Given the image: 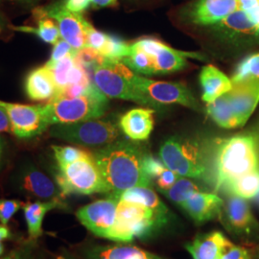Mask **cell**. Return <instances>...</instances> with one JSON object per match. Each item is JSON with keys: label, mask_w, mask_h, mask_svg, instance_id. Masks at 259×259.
Masks as SVG:
<instances>
[{"label": "cell", "mask_w": 259, "mask_h": 259, "mask_svg": "<svg viewBox=\"0 0 259 259\" xmlns=\"http://www.w3.org/2000/svg\"><path fill=\"white\" fill-rule=\"evenodd\" d=\"M109 189L117 196L132 187L148 186L151 179L143 170L144 155L127 141L112 142L93 154Z\"/></svg>", "instance_id": "obj_1"}, {"label": "cell", "mask_w": 259, "mask_h": 259, "mask_svg": "<svg viewBox=\"0 0 259 259\" xmlns=\"http://www.w3.org/2000/svg\"><path fill=\"white\" fill-rule=\"evenodd\" d=\"M258 165L256 141L252 136H236L223 140L216 157L217 189L258 169Z\"/></svg>", "instance_id": "obj_2"}, {"label": "cell", "mask_w": 259, "mask_h": 259, "mask_svg": "<svg viewBox=\"0 0 259 259\" xmlns=\"http://www.w3.org/2000/svg\"><path fill=\"white\" fill-rule=\"evenodd\" d=\"M107 107L108 97L95 88L93 92L79 97H54L44 105V112L50 127L55 124L100 118Z\"/></svg>", "instance_id": "obj_3"}, {"label": "cell", "mask_w": 259, "mask_h": 259, "mask_svg": "<svg viewBox=\"0 0 259 259\" xmlns=\"http://www.w3.org/2000/svg\"><path fill=\"white\" fill-rule=\"evenodd\" d=\"M166 221L149 207L119 200L116 218L107 239L130 243L135 238L147 237Z\"/></svg>", "instance_id": "obj_4"}, {"label": "cell", "mask_w": 259, "mask_h": 259, "mask_svg": "<svg viewBox=\"0 0 259 259\" xmlns=\"http://www.w3.org/2000/svg\"><path fill=\"white\" fill-rule=\"evenodd\" d=\"M135 72L122 61L105 59L93 69V83L108 98L156 105L133 83Z\"/></svg>", "instance_id": "obj_5"}, {"label": "cell", "mask_w": 259, "mask_h": 259, "mask_svg": "<svg viewBox=\"0 0 259 259\" xmlns=\"http://www.w3.org/2000/svg\"><path fill=\"white\" fill-rule=\"evenodd\" d=\"M56 183L64 196L109 192L93 154L72 163L58 166Z\"/></svg>", "instance_id": "obj_6"}, {"label": "cell", "mask_w": 259, "mask_h": 259, "mask_svg": "<svg viewBox=\"0 0 259 259\" xmlns=\"http://www.w3.org/2000/svg\"><path fill=\"white\" fill-rule=\"evenodd\" d=\"M49 135L54 139H62L67 142L96 147L106 146L114 142L119 137V131L111 121L94 118L52 125L49 129Z\"/></svg>", "instance_id": "obj_7"}, {"label": "cell", "mask_w": 259, "mask_h": 259, "mask_svg": "<svg viewBox=\"0 0 259 259\" xmlns=\"http://www.w3.org/2000/svg\"><path fill=\"white\" fill-rule=\"evenodd\" d=\"M159 157L164 165L179 176L201 178L205 173L201 150L188 140L167 139L160 147Z\"/></svg>", "instance_id": "obj_8"}, {"label": "cell", "mask_w": 259, "mask_h": 259, "mask_svg": "<svg viewBox=\"0 0 259 259\" xmlns=\"http://www.w3.org/2000/svg\"><path fill=\"white\" fill-rule=\"evenodd\" d=\"M33 15L37 19L47 18L56 21L62 38L76 51L88 47V33L93 25L82 14L65 9L63 0L48 6L38 7L33 11Z\"/></svg>", "instance_id": "obj_9"}, {"label": "cell", "mask_w": 259, "mask_h": 259, "mask_svg": "<svg viewBox=\"0 0 259 259\" xmlns=\"http://www.w3.org/2000/svg\"><path fill=\"white\" fill-rule=\"evenodd\" d=\"M0 107L7 112L11 132L19 139H31L48 129L44 105H23L0 100Z\"/></svg>", "instance_id": "obj_10"}, {"label": "cell", "mask_w": 259, "mask_h": 259, "mask_svg": "<svg viewBox=\"0 0 259 259\" xmlns=\"http://www.w3.org/2000/svg\"><path fill=\"white\" fill-rule=\"evenodd\" d=\"M133 83L155 103L180 104L191 109L198 108L193 94L183 83L157 82L136 73L133 76Z\"/></svg>", "instance_id": "obj_11"}, {"label": "cell", "mask_w": 259, "mask_h": 259, "mask_svg": "<svg viewBox=\"0 0 259 259\" xmlns=\"http://www.w3.org/2000/svg\"><path fill=\"white\" fill-rule=\"evenodd\" d=\"M118 202V196L112 193L107 199L97 200L81 207L76 212V216L90 232L107 239L116 218Z\"/></svg>", "instance_id": "obj_12"}, {"label": "cell", "mask_w": 259, "mask_h": 259, "mask_svg": "<svg viewBox=\"0 0 259 259\" xmlns=\"http://www.w3.org/2000/svg\"><path fill=\"white\" fill-rule=\"evenodd\" d=\"M240 127H243L259 103V78L250 77L232 83L226 93Z\"/></svg>", "instance_id": "obj_13"}, {"label": "cell", "mask_w": 259, "mask_h": 259, "mask_svg": "<svg viewBox=\"0 0 259 259\" xmlns=\"http://www.w3.org/2000/svg\"><path fill=\"white\" fill-rule=\"evenodd\" d=\"M16 184L20 191L39 200H62L65 197L58 185L33 165L21 168L16 178Z\"/></svg>", "instance_id": "obj_14"}, {"label": "cell", "mask_w": 259, "mask_h": 259, "mask_svg": "<svg viewBox=\"0 0 259 259\" xmlns=\"http://www.w3.org/2000/svg\"><path fill=\"white\" fill-rule=\"evenodd\" d=\"M226 225L237 234H250L255 229V219L247 200L232 195L224 203L222 213Z\"/></svg>", "instance_id": "obj_15"}, {"label": "cell", "mask_w": 259, "mask_h": 259, "mask_svg": "<svg viewBox=\"0 0 259 259\" xmlns=\"http://www.w3.org/2000/svg\"><path fill=\"white\" fill-rule=\"evenodd\" d=\"M181 206L195 222L202 224L221 216L224 201L216 194L199 191Z\"/></svg>", "instance_id": "obj_16"}, {"label": "cell", "mask_w": 259, "mask_h": 259, "mask_svg": "<svg viewBox=\"0 0 259 259\" xmlns=\"http://www.w3.org/2000/svg\"><path fill=\"white\" fill-rule=\"evenodd\" d=\"M231 245L222 232H212L199 234L192 242L185 244V248L193 259H220Z\"/></svg>", "instance_id": "obj_17"}, {"label": "cell", "mask_w": 259, "mask_h": 259, "mask_svg": "<svg viewBox=\"0 0 259 259\" xmlns=\"http://www.w3.org/2000/svg\"><path fill=\"white\" fill-rule=\"evenodd\" d=\"M238 10L237 0H200L191 12L195 23L209 25L221 20Z\"/></svg>", "instance_id": "obj_18"}, {"label": "cell", "mask_w": 259, "mask_h": 259, "mask_svg": "<svg viewBox=\"0 0 259 259\" xmlns=\"http://www.w3.org/2000/svg\"><path fill=\"white\" fill-rule=\"evenodd\" d=\"M154 111L138 108L126 112L119 125L123 133L132 140H146L154 128Z\"/></svg>", "instance_id": "obj_19"}, {"label": "cell", "mask_w": 259, "mask_h": 259, "mask_svg": "<svg viewBox=\"0 0 259 259\" xmlns=\"http://www.w3.org/2000/svg\"><path fill=\"white\" fill-rule=\"evenodd\" d=\"M25 92L34 101L51 100L57 94L54 80L47 65L30 71L25 79Z\"/></svg>", "instance_id": "obj_20"}, {"label": "cell", "mask_w": 259, "mask_h": 259, "mask_svg": "<svg viewBox=\"0 0 259 259\" xmlns=\"http://www.w3.org/2000/svg\"><path fill=\"white\" fill-rule=\"evenodd\" d=\"M200 83L203 89L202 99L207 104L215 101L232 88V80L213 65H205L200 73Z\"/></svg>", "instance_id": "obj_21"}, {"label": "cell", "mask_w": 259, "mask_h": 259, "mask_svg": "<svg viewBox=\"0 0 259 259\" xmlns=\"http://www.w3.org/2000/svg\"><path fill=\"white\" fill-rule=\"evenodd\" d=\"M62 200L34 202L22 204L28 234L31 240H37L42 234V222L47 213L56 208H63Z\"/></svg>", "instance_id": "obj_22"}, {"label": "cell", "mask_w": 259, "mask_h": 259, "mask_svg": "<svg viewBox=\"0 0 259 259\" xmlns=\"http://www.w3.org/2000/svg\"><path fill=\"white\" fill-rule=\"evenodd\" d=\"M90 259H165L135 246L95 247L88 252Z\"/></svg>", "instance_id": "obj_23"}, {"label": "cell", "mask_w": 259, "mask_h": 259, "mask_svg": "<svg viewBox=\"0 0 259 259\" xmlns=\"http://www.w3.org/2000/svg\"><path fill=\"white\" fill-rule=\"evenodd\" d=\"M121 201L141 204L153 209L160 217L167 220L169 210L164 204L159 200L158 196L148 186H136L124 190L118 195Z\"/></svg>", "instance_id": "obj_24"}, {"label": "cell", "mask_w": 259, "mask_h": 259, "mask_svg": "<svg viewBox=\"0 0 259 259\" xmlns=\"http://www.w3.org/2000/svg\"><path fill=\"white\" fill-rule=\"evenodd\" d=\"M197 58L201 59L200 56L194 53H185L183 51L175 50L167 45L154 57L156 64L157 74L176 72L186 66L185 58Z\"/></svg>", "instance_id": "obj_25"}, {"label": "cell", "mask_w": 259, "mask_h": 259, "mask_svg": "<svg viewBox=\"0 0 259 259\" xmlns=\"http://www.w3.org/2000/svg\"><path fill=\"white\" fill-rule=\"evenodd\" d=\"M207 113L221 128L234 129L240 127L226 93L212 103L207 104Z\"/></svg>", "instance_id": "obj_26"}, {"label": "cell", "mask_w": 259, "mask_h": 259, "mask_svg": "<svg viewBox=\"0 0 259 259\" xmlns=\"http://www.w3.org/2000/svg\"><path fill=\"white\" fill-rule=\"evenodd\" d=\"M232 195L245 200L255 198L259 192V169L251 171L232 181L226 186Z\"/></svg>", "instance_id": "obj_27"}, {"label": "cell", "mask_w": 259, "mask_h": 259, "mask_svg": "<svg viewBox=\"0 0 259 259\" xmlns=\"http://www.w3.org/2000/svg\"><path fill=\"white\" fill-rule=\"evenodd\" d=\"M12 29L24 32V33H30L35 36H37L39 39L42 41L49 44V45H55L58 40H60L61 33L58 27V24L56 23L53 19H47V18H41L37 19V27L32 26H12Z\"/></svg>", "instance_id": "obj_28"}, {"label": "cell", "mask_w": 259, "mask_h": 259, "mask_svg": "<svg viewBox=\"0 0 259 259\" xmlns=\"http://www.w3.org/2000/svg\"><path fill=\"white\" fill-rule=\"evenodd\" d=\"M122 62L130 68L139 74H157L156 64L154 57L146 54L145 52L130 47L129 55L122 60Z\"/></svg>", "instance_id": "obj_29"}, {"label": "cell", "mask_w": 259, "mask_h": 259, "mask_svg": "<svg viewBox=\"0 0 259 259\" xmlns=\"http://www.w3.org/2000/svg\"><path fill=\"white\" fill-rule=\"evenodd\" d=\"M75 55L65 57V59L54 63V64H46L57 88V94L62 93L65 88L69 84L70 74L75 65Z\"/></svg>", "instance_id": "obj_30"}, {"label": "cell", "mask_w": 259, "mask_h": 259, "mask_svg": "<svg viewBox=\"0 0 259 259\" xmlns=\"http://www.w3.org/2000/svg\"><path fill=\"white\" fill-rule=\"evenodd\" d=\"M220 25L241 34H257V30L247 12L236 10L221 20Z\"/></svg>", "instance_id": "obj_31"}, {"label": "cell", "mask_w": 259, "mask_h": 259, "mask_svg": "<svg viewBox=\"0 0 259 259\" xmlns=\"http://www.w3.org/2000/svg\"><path fill=\"white\" fill-rule=\"evenodd\" d=\"M199 186L188 179H179L174 185L165 191L167 197L180 206L192 195L199 192Z\"/></svg>", "instance_id": "obj_32"}, {"label": "cell", "mask_w": 259, "mask_h": 259, "mask_svg": "<svg viewBox=\"0 0 259 259\" xmlns=\"http://www.w3.org/2000/svg\"><path fill=\"white\" fill-rule=\"evenodd\" d=\"M130 47H131L130 45L119 37L112 36V35H108L107 41L103 47L100 54L105 59L122 61L124 58L129 55Z\"/></svg>", "instance_id": "obj_33"}, {"label": "cell", "mask_w": 259, "mask_h": 259, "mask_svg": "<svg viewBox=\"0 0 259 259\" xmlns=\"http://www.w3.org/2000/svg\"><path fill=\"white\" fill-rule=\"evenodd\" d=\"M52 150L54 152L57 165H66L69 163L75 162L81 158L89 157L92 154L82 150V149L72 147V146H52Z\"/></svg>", "instance_id": "obj_34"}, {"label": "cell", "mask_w": 259, "mask_h": 259, "mask_svg": "<svg viewBox=\"0 0 259 259\" xmlns=\"http://www.w3.org/2000/svg\"><path fill=\"white\" fill-rule=\"evenodd\" d=\"M259 78V53L247 57L241 62L232 78V83L246 78Z\"/></svg>", "instance_id": "obj_35"}, {"label": "cell", "mask_w": 259, "mask_h": 259, "mask_svg": "<svg viewBox=\"0 0 259 259\" xmlns=\"http://www.w3.org/2000/svg\"><path fill=\"white\" fill-rule=\"evenodd\" d=\"M131 46L136 49L145 52L148 55L155 57L164 47L165 44L154 37H144Z\"/></svg>", "instance_id": "obj_36"}, {"label": "cell", "mask_w": 259, "mask_h": 259, "mask_svg": "<svg viewBox=\"0 0 259 259\" xmlns=\"http://www.w3.org/2000/svg\"><path fill=\"white\" fill-rule=\"evenodd\" d=\"M22 203L19 200H7L0 199V222L7 225L12 217L18 212L22 206Z\"/></svg>", "instance_id": "obj_37"}, {"label": "cell", "mask_w": 259, "mask_h": 259, "mask_svg": "<svg viewBox=\"0 0 259 259\" xmlns=\"http://www.w3.org/2000/svg\"><path fill=\"white\" fill-rule=\"evenodd\" d=\"M0 259H45L37 251L34 244H24L12 250L6 256Z\"/></svg>", "instance_id": "obj_38"}, {"label": "cell", "mask_w": 259, "mask_h": 259, "mask_svg": "<svg viewBox=\"0 0 259 259\" xmlns=\"http://www.w3.org/2000/svg\"><path fill=\"white\" fill-rule=\"evenodd\" d=\"M76 52L77 51L75 50L73 47H71L68 42H66L65 39L61 38L54 45V47L52 49V53L50 56V59L47 62V64L57 63V62L65 59V57L75 55Z\"/></svg>", "instance_id": "obj_39"}, {"label": "cell", "mask_w": 259, "mask_h": 259, "mask_svg": "<svg viewBox=\"0 0 259 259\" xmlns=\"http://www.w3.org/2000/svg\"><path fill=\"white\" fill-rule=\"evenodd\" d=\"M166 168L162 160H159L152 156H144L143 157V170L145 174L150 178H157Z\"/></svg>", "instance_id": "obj_40"}, {"label": "cell", "mask_w": 259, "mask_h": 259, "mask_svg": "<svg viewBox=\"0 0 259 259\" xmlns=\"http://www.w3.org/2000/svg\"><path fill=\"white\" fill-rule=\"evenodd\" d=\"M107 38L108 34L100 32L92 26L88 33V47H92L100 53L107 41Z\"/></svg>", "instance_id": "obj_41"}, {"label": "cell", "mask_w": 259, "mask_h": 259, "mask_svg": "<svg viewBox=\"0 0 259 259\" xmlns=\"http://www.w3.org/2000/svg\"><path fill=\"white\" fill-rule=\"evenodd\" d=\"M180 179V176L173 172L172 170L165 168L163 172L157 177V184L161 191L165 192L168 189H170L177 181Z\"/></svg>", "instance_id": "obj_42"}, {"label": "cell", "mask_w": 259, "mask_h": 259, "mask_svg": "<svg viewBox=\"0 0 259 259\" xmlns=\"http://www.w3.org/2000/svg\"><path fill=\"white\" fill-rule=\"evenodd\" d=\"M220 259H252L250 252L242 247L231 245L227 250L223 252Z\"/></svg>", "instance_id": "obj_43"}, {"label": "cell", "mask_w": 259, "mask_h": 259, "mask_svg": "<svg viewBox=\"0 0 259 259\" xmlns=\"http://www.w3.org/2000/svg\"><path fill=\"white\" fill-rule=\"evenodd\" d=\"M63 3L65 9L72 13L82 14L90 7L92 0H63Z\"/></svg>", "instance_id": "obj_44"}, {"label": "cell", "mask_w": 259, "mask_h": 259, "mask_svg": "<svg viewBox=\"0 0 259 259\" xmlns=\"http://www.w3.org/2000/svg\"><path fill=\"white\" fill-rule=\"evenodd\" d=\"M11 132V123L9 116L5 110L0 107V133Z\"/></svg>", "instance_id": "obj_45"}, {"label": "cell", "mask_w": 259, "mask_h": 259, "mask_svg": "<svg viewBox=\"0 0 259 259\" xmlns=\"http://www.w3.org/2000/svg\"><path fill=\"white\" fill-rule=\"evenodd\" d=\"M238 10L244 12H250L259 6V0H237Z\"/></svg>", "instance_id": "obj_46"}, {"label": "cell", "mask_w": 259, "mask_h": 259, "mask_svg": "<svg viewBox=\"0 0 259 259\" xmlns=\"http://www.w3.org/2000/svg\"><path fill=\"white\" fill-rule=\"evenodd\" d=\"M117 0H92V4L96 8H103V7H109L113 4H115Z\"/></svg>", "instance_id": "obj_47"}, {"label": "cell", "mask_w": 259, "mask_h": 259, "mask_svg": "<svg viewBox=\"0 0 259 259\" xmlns=\"http://www.w3.org/2000/svg\"><path fill=\"white\" fill-rule=\"evenodd\" d=\"M248 14L250 16L251 21L255 25L256 30H257V33H259V6H257L256 8H254V9L251 10L250 12H248Z\"/></svg>", "instance_id": "obj_48"}, {"label": "cell", "mask_w": 259, "mask_h": 259, "mask_svg": "<svg viewBox=\"0 0 259 259\" xmlns=\"http://www.w3.org/2000/svg\"><path fill=\"white\" fill-rule=\"evenodd\" d=\"M12 238V233L6 225H0V242Z\"/></svg>", "instance_id": "obj_49"}, {"label": "cell", "mask_w": 259, "mask_h": 259, "mask_svg": "<svg viewBox=\"0 0 259 259\" xmlns=\"http://www.w3.org/2000/svg\"><path fill=\"white\" fill-rule=\"evenodd\" d=\"M4 253V245L0 242V256Z\"/></svg>", "instance_id": "obj_50"}, {"label": "cell", "mask_w": 259, "mask_h": 259, "mask_svg": "<svg viewBox=\"0 0 259 259\" xmlns=\"http://www.w3.org/2000/svg\"><path fill=\"white\" fill-rule=\"evenodd\" d=\"M3 27H4V20H3V19L1 18V16H0V32L2 31Z\"/></svg>", "instance_id": "obj_51"}, {"label": "cell", "mask_w": 259, "mask_h": 259, "mask_svg": "<svg viewBox=\"0 0 259 259\" xmlns=\"http://www.w3.org/2000/svg\"><path fill=\"white\" fill-rule=\"evenodd\" d=\"M255 259H259V247L256 249V250H255V257H254Z\"/></svg>", "instance_id": "obj_52"}, {"label": "cell", "mask_w": 259, "mask_h": 259, "mask_svg": "<svg viewBox=\"0 0 259 259\" xmlns=\"http://www.w3.org/2000/svg\"><path fill=\"white\" fill-rule=\"evenodd\" d=\"M15 1H20V2H33V1H37V0H15Z\"/></svg>", "instance_id": "obj_53"}, {"label": "cell", "mask_w": 259, "mask_h": 259, "mask_svg": "<svg viewBox=\"0 0 259 259\" xmlns=\"http://www.w3.org/2000/svg\"><path fill=\"white\" fill-rule=\"evenodd\" d=\"M1 156H2V142L0 139V159H1Z\"/></svg>", "instance_id": "obj_54"}, {"label": "cell", "mask_w": 259, "mask_h": 259, "mask_svg": "<svg viewBox=\"0 0 259 259\" xmlns=\"http://www.w3.org/2000/svg\"><path fill=\"white\" fill-rule=\"evenodd\" d=\"M255 200H256V203H257V204L259 205V192L258 194H257V196L255 197Z\"/></svg>", "instance_id": "obj_55"}, {"label": "cell", "mask_w": 259, "mask_h": 259, "mask_svg": "<svg viewBox=\"0 0 259 259\" xmlns=\"http://www.w3.org/2000/svg\"><path fill=\"white\" fill-rule=\"evenodd\" d=\"M59 259H71L69 258V257H60Z\"/></svg>", "instance_id": "obj_56"}]
</instances>
